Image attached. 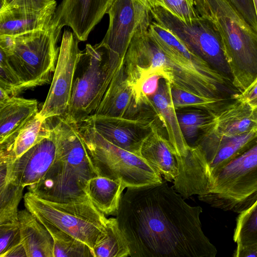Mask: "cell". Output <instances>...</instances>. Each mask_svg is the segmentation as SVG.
Here are the masks:
<instances>
[{"label":"cell","mask_w":257,"mask_h":257,"mask_svg":"<svg viewBox=\"0 0 257 257\" xmlns=\"http://www.w3.org/2000/svg\"><path fill=\"white\" fill-rule=\"evenodd\" d=\"M56 3L55 0H1L0 10L11 8L42 9Z\"/></svg>","instance_id":"35"},{"label":"cell","mask_w":257,"mask_h":257,"mask_svg":"<svg viewBox=\"0 0 257 257\" xmlns=\"http://www.w3.org/2000/svg\"><path fill=\"white\" fill-rule=\"evenodd\" d=\"M56 155L55 137L51 125L48 135L19 158L12 160L0 156V159L7 162L8 181L25 188L42 179L55 162Z\"/></svg>","instance_id":"15"},{"label":"cell","mask_w":257,"mask_h":257,"mask_svg":"<svg viewBox=\"0 0 257 257\" xmlns=\"http://www.w3.org/2000/svg\"><path fill=\"white\" fill-rule=\"evenodd\" d=\"M24 188L9 181L0 184V224L18 220V207Z\"/></svg>","instance_id":"30"},{"label":"cell","mask_w":257,"mask_h":257,"mask_svg":"<svg viewBox=\"0 0 257 257\" xmlns=\"http://www.w3.org/2000/svg\"><path fill=\"white\" fill-rule=\"evenodd\" d=\"M235 257H257V246H254L246 248H236L234 253Z\"/></svg>","instance_id":"39"},{"label":"cell","mask_w":257,"mask_h":257,"mask_svg":"<svg viewBox=\"0 0 257 257\" xmlns=\"http://www.w3.org/2000/svg\"><path fill=\"white\" fill-rule=\"evenodd\" d=\"M234 98L247 103L257 113V77L245 90L234 95Z\"/></svg>","instance_id":"37"},{"label":"cell","mask_w":257,"mask_h":257,"mask_svg":"<svg viewBox=\"0 0 257 257\" xmlns=\"http://www.w3.org/2000/svg\"><path fill=\"white\" fill-rule=\"evenodd\" d=\"M257 33V16L253 0H229Z\"/></svg>","instance_id":"34"},{"label":"cell","mask_w":257,"mask_h":257,"mask_svg":"<svg viewBox=\"0 0 257 257\" xmlns=\"http://www.w3.org/2000/svg\"><path fill=\"white\" fill-rule=\"evenodd\" d=\"M157 120L160 121L157 115L126 118L92 114L82 122L112 144L140 155L144 142L154 126L159 124Z\"/></svg>","instance_id":"14"},{"label":"cell","mask_w":257,"mask_h":257,"mask_svg":"<svg viewBox=\"0 0 257 257\" xmlns=\"http://www.w3.org/2000/svg\"><path fill=\"white\" fill-rule=\"evenodd\" d=\"M21 242L19 221L0 224V255Z\"/></svg>","instance_id":"33"},{"label":"cell","mask_w":257,"mask_h":257,"mask_svg":"<svg viewBox=\"0 0 257 257\" xmlns=\"http://www.w3.org/2000/svg\"><path fill=\"white\" fill-rule=\"evenodd\" d=\"M107 14L108 27L99 44L109 54L124 58L135 32L150 16V9L142 0H114Z\"/></svg>","instance_id":"13"},{"label":"cell","mask_w":257,"mask_h":257,"mask_svg":"<svg viewBox=\"0 0 257 257\" xmlns=\"http://www.w3.org/2000/svg\"><path fill=\"white\" fill-rule=\"evenodd\" d=\"M114 0H62L53 22L62 28L69 27L80 41L87 40Z\"/></svg>","instance_id":"16"},{"label":"cell","mask_w":257,"mask_h":257,"mask_svg":"<svg viewBox=\"0 0 257 257\" xmlns=\"http://www.w3.org/2000/svg\"><path fill=\"white\" fill-rule=\"evenodd\" d=\"M57 117L55 123L51 122L55 137V162L42 179L29 190L40 198L53 201L86 199V185L98 173L78 124L69 122L63 116Z\"/></svg>","instance_id":"2"},{"label":"cell","mask_w":257,"mask_h":257,"mask_svg":"<svg viewBox=\"0 0 257 257\" xmlns=\"http://www.w3.org/2000/svg\"><path fill=\"white\" fill-rule=\"evenodd\" d=\"M38 113L0 143V155L13 160L19 158L48 135L51 130L50 121Z\"/></svg>","instance_id":"21"},{"label":"cell","mask_w":257,"mask_h":257,"mask_svg":"<svg viewBox=\"0 0 257 257\" xmlns=\"http://www.w3.org/2000/svg\"><path fill=\"white\" fill-rule=\"evenodd\" d=\"M150 17L135 32L124 57L125 70L129 82L138 88L147 76L158 74L172 85L173 64L153 40L149 33Z\"/></svg>","instance_id":"10"},{"label":"cell","mask_w":257,"mask_h":257,"mask_svg":"<svg viewBox=\"0 0 257 257\" xmlns=\"http://www.w3.org/2000/svg\"><path fill=\"white\" fill-rule=\"evenodd\" d=\"M125 188L120 180L98 175L88 181L85 191L89 199L100 212L105 215H116Z\"/></svg>","instance_id":"23"},{"label":"cell","mask_w":257,"mask_h":257,"mask_svg":"<svg viewBox=\"0 0 257 257\" xmlns=\"http://www.w3.org/2000/svg\"><path fill=\"white\" fill-rule=\"evenodd\" d=\"M124 59L118 60L101 102L93 114L126 118L156 115L149 98L129 82Z\"/></svg>","instance_id":"12"},{"label":"cell","mask_w":257,"mask_h":257,"mask_svg":"<svg viewBox=\"0 0 257 257\" xmlns=\"http://www.w3.org/2000/svg\"><path fill=\"white\" fill-rule=\"evenodd\" d=\"M94 257L130 256L128 241L120 229L116 218H107L105 234L93 249Z\"/></svg>","instance_id":"26"},{"label":"cell","mask_w":257,"mask_h":257,"mask_svg":"<svg viewBox=\"0 0 257 257\" xmlns=\"http://www.w3.org/2000/svg\"><path fill=\"white\" fill-rule=\"evenodd\" d=\"M0 54V88L7 91L11 96H17L22 92L20 80L1 50Z\"/></svg>","instance_id":"32"},{"label":"cell","mask_w":257,"mask_h":257,"mask_svg":"<svg viewBox=\"0 0 257 257\" xmlns=\"http://www.w3.org/2000/svg\"><path fill=\"white\" fill-rule=\"evenodd\" d=\"M198 199L211 206L241 213L257 201V141L212 176L209 192Z\"/></svg>","instance_id":"6"},{"label":"cell","mask_w":257,"mask_h":257,"mask_svg":"<svg viewBox=\"0 0 257 257\" xmlns=\"http://www.w3.org/2000/svg\"><path fill=\"white\" fill-rule=\"evenodd\" d=\"M78 125L98 175L120 180L126 188L162 181L161 175L140 155L112 144L83 122Z\"/></svg>","instance_id":"8"},{"label":"cell","mask_w":257,"mask_h":257,"mask_svg":"<svg viewBox=\"0 0 257 257\" xmlns=\"http://www.w3.org/2000/svg\"><path fill=\"white\" fill-rule=\"evenodd\" d=\"M120 58L99 44H87L76 68L68 109L63 116L79 124L99 106Z\"/></svg>","instance_id":"5"},{"label":"cell","mask_w":257,"mask_h":257,"mask_svg":"<svg viewBox=\"0 0 257 257\" xmlns=\"http://www.w3.org/2000/svg\"><path fill=\"white\" fill-rule=\"evenodd\" d=\"M233 240L237 248L257 246V201L239 213L236 219Z\"/></svg>","instance_id":"29"},{"label":"cell","mask_w":257,"mask_h":257,"mask_svg":"<svg viewBox=\"0 0 257 257\" xmlns=\"http://www.w3.org/2000/svg\"><path fill=\"white\" fill-rule=\"evenodd\" d=\"M40 222L53 238L54 257H94L92 249L83 242L48 223Z\"/></svg>","instance_id":"27"},{"label":"cell","mask_w":257,"mask_h":257,"mask_svg":"<svg viewBox=\"0 0 257 257\" xmlns=\"http://www.w3.org/2000/svg\"><path fill=\"white\" fill-rule=\"evenodd\" d=\"M0 257H27V256L25 248L21 242L8 249L0 255Z\"/></svg>","instance_id":"38"},{"label":"cell","mask_w":257,"mask_h":257,"mask_svg":"<svg viewBox=\"0 0 257 257\" xmlns=\"http://www.w3.org/2000/svg\"><path fill=\"white\" fill-rule=\"evenodd\" d=\"M53 21L46 29L17 36L0 35V50L19 78L21 91L50 82L61 29Z\"/></svg>","instance_id":"4"},{"label":"cell","mask_w":257,"mask_h":257,"mask_svg":"<svg viewBox=\"0 0 257 257\" xmlns=\"http://www.w3.org/2000/svg\"><path fill=\"white\" fill-rule=\"evenodd\" d=\"M202 212L163 179L127 187L116 218L130 256L215 257L216 248L202 229Z\"/></svg>","instance_id":"1"},{"label":"cell","mask_w":257,"mask_h":257,"mask_svg":"<svg viewBox=\"0 0 257 257\" xmlns=\"http://www.w3.org/2000/svg\"><path fill=\"white\" fill-rule=\"evenodd\" d=\"M26 208L39 221L48 223L86 244L92 249L105 234L107 218L89 198L56 202L28 191L24 197Z\"/></svg>","instance_id":"7"},{"label":"cell","mask_w":257,"mask_h":257,"mask_svg":"<svg viewBox=\"0 0 257 257\" xmlns=\"http://www.w3.org/2000/svg\"><path fill=\"white\" fill-rule=\"evenodd\" d=\"M149 98L153 109L166 130L167 139L173 147L176 158L184 156L189 147L179 124L172 101L171 84L161 78L157 92Z\"/></svg>","instance_id":"18"},{"label":"cell","mask_w":257,"mask_h":257,"mask_svg":"<svg viewBox=\"0 0 257 257\" xmlns=\"http://www.w3.org/2000/svg\"><path fill=\"white\" fill-rule=\"evenodd\" d=\"M75 34L64 31L55 70L46 100L38 114L43 119L64 116L70 103L77 65L81 55Z\"/></svg>","instance_id":"11"},{"label":"cell","mask_w":257,"mask_h":257,"mask_svg":"<svg viewBox=\"0 0 257 257\" xmlns=\"http://www.w3.org/2000/svg\"><path fill=\"white\" fill-rule=\"evenodd\" d=\"M213 128L228 136L257 131V113L246 102L235 98L215 113Z\"/></svg>","instance_id":"20"},{"label":"cell","mask_w":257,"mask_h":257,"mask_svg":"<svg viewBox=\"0 0 257 257\" xmlns=\"http://www.w3.org/2000/svg\"><path fill=\"white\" fill-rule=\"evenodd\" d=\"M161 78L158 74H152L144 78L139 87L142 94L147 98L155 94L158 90Z\"/></svg>","instance_id":"36"},{"label":"cell","mask_w":257,"mask_h":257,"mask_svg":"<svg viewBox=\"0 0 257 257\" xmlns=\"http://www.w3.org/2000/svg\"><path fill=\"white\" fill-rule=\"evenodd\" d=\"M183 136L189 147H194L200 135L214 122L215 113L192 108L176 110Z\"/></svg>","instance_id":"25"},{"label":"cell","mask_w":257,"mask_h":257,"mask_svg":"<svg viewBox=\"0 0 257 257\" xmlns=\"http://www.w3.org/2000/svg\"><path fill=\"white\" fill-rule=\"evenodd\" d=\"M150 10L162 8L184 21H191L199 17L194 0H142Z\"/></svg>","instance_id":"31"},{"label":"cell","mask_w":257,"mask_h":257,"mask_svg":"<svg viewBox=\"0 0 257 257\" xmlns=\"http://www.w3.org/2000/svg\"><path fill=\"white\" fill-rule=\"evenodd\" d=\"M171 95L176 110L197 108L216 113L235 98H216L205 97L191 93L171 86Z\"/></svg>","instance_id":"28"},{"label":"cell","mask_w":257,"mask_h":257,"mask_svg":"<svg viewBox=\"0 0 257 257\" xmlns=\"http://www.w3.org/2000/svg\"><path fill=\"white\" fill-rule=\"evenodd\" d=\"M253 2L254 8H255V12H256V14L257 16V0H253Z\"/></svg>","instance_id":"40"},{"label":"cell","mask_w":257,"mask_h":257,"mask_svg":"<svg viewBox=\"0 0 257 257\" xmlns=\"http://www.w3.org/2000/svg\"><path fill=\"white\" fill-rule=\"evenodd\" d=\"M199 16L210 21L222 39L233 86L240 92L257 77V33L229 0H194Z\"/></svg>","instance_id":"3"},{"label":"cell","mask_w":257,"mask_h":257,"mask_svg":"<svg viewBox=\"0 0 257 257\" xmlns=\"http://www.w3.org/2000/svg\"><path fill=\"white\" fill-rule=\"evenodd\" d=\"M18 221L27 257H54L53 238L45 226L27 209L19 211Z\"/></svg>","instance_id":"22"},{"label":"cell","mask_w":257,"mask_h":257,"mask_svg":"<svg viewBox=\"0 0 257 257\" xmlns=\"http://www.w3.org/2000/svg\"><path fill=\"white\" fill-rule=\"evenodd\" d=\"M57 3L42 9L11 8L0 10V35L17 36L48 28L52 24Z\"/></svg>","instance_id":"17"},{"label":"cell","mask_w":257,"mask_h":257,"mask_svg":"<svg viewBox=\"0 0 257 257\" xmlns=\"http://www.w3.org/2000/svg\"><path fill=\"white\" fill-rule=\"evenodd\" d=\"M38 102L17 96L0 103V143L37 113Z\"/></svg>","instance_id":"24"},{"label":"cell","mask_w":257,"mask_h":257,"mask_svg":"<svg viewBox=\"0 0 257 257\" xmlns=\"http://www.w3.org/2000/svg\"><path fill=\"white\" fill-rule=\"evenodd\" d=\"M140 156L167 181L174 180L177 176L178 164L174 150L160 131L159 124L154 126L144 142Z\"/></svg>","instance_id":"19"},{"label":"cell","mask_w":257,"mask_h":257,"mask_svg":"<svg viewBox=\"0 0 257 257\" xmlns=\"http://www.w3.org/2000/svg\"><path fill=\"white\" fill-rule=\"evenodd\" d=\"M155 22L179 38L197 55L232 83L221 37L213 24L199 16L184 21L161 7L150 10Z\"/></svg>","instance_id":"9"}]
</instances>
